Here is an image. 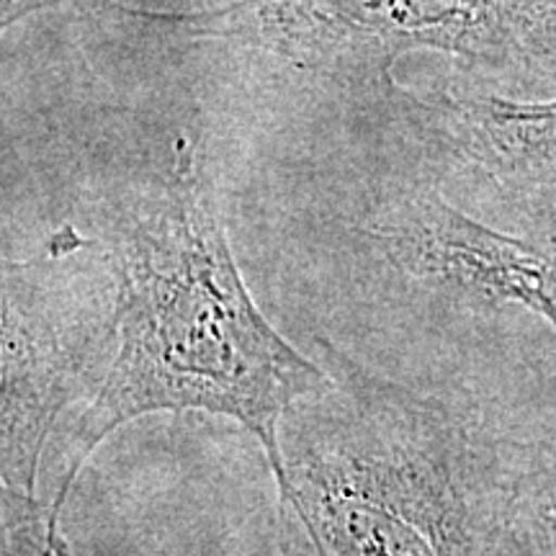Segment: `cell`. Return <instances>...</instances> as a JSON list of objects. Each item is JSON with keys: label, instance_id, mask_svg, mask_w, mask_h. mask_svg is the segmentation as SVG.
Segmentation results:
<instances>
[{"label": "cell", "instance_id": "cell-2", "mask_svg": "<svg viewBox=\"0 0 556 556\" xmlns=\"http://www.w3.org/2000/svg\"><path fill=\"white\" fill-rule=\"evenodd\" d=\"M312 343L332 384L283 417L281 516L296 513L317 556H490L503 443L325 336Z\"/></svg>", "mask_w": 556, "mask_h": 556}, {"label": "cell", "instance_id": "cell-1", "mask_svg": "<svg viewBox=\"0 0 556 556\" xmlns=\"http://www.w3.org/2000/svg\"><path fill=\"white\" fill-rule=\"evenodd\" d=\"M114 356L62 446L47 507L50 541L67 554L60 518L75 477L111 433L155 413L240 422L287 490L281 426L299 402L330 389V371L268 323L240 274L199 150L180 137L168 176L116 229Z\"/></svg>", "mask_w": 556, "mask_h": 556}, {"label": "cell", "instance_id": "cell-4", "mask_svg": "<svg viewBox=\"0 0 556 556\" xmlns=\"http://www.w3.org/2000/svg\"><path fill=\"white\" fill-rule=\"evenodd\" d=\"M364 235L400 274L486 307L518 304L556 332V235L503 232L433 189L407 197Z\"/></svg>", "mask_w": 556, "mask_h": 556}, {"label": "cell", "instance_id": "cell-6", "mask_svg": "<svg viewBox=\"0 0 556 556\" xmlns=\"http://www.w3.org/2000/svg\"><path fill=\"white\" fill-rule=\"evenodd\" d=\"M409 101L438 142L462 163L516 189H556V99L443 93Z\"/></svg>", "mask_w": 556, "mask_h": 556}, {"label": "cell", "instance_id": "cell-5", "mask_svg": "<svg viewBox=\"0 0 556 556\" xmlns=\"http://www.w3.org/2000/svg\"><path fill=\"white\" fill-rule=\"evenodd\" d=\"M31 266L3 278V507H34L37 471L54 420L78 392L106 336L93 319L60 315Z\"/></svg>", "mask_w": 556, "mask_h": 556}, {"label": "cell", "instance_id": "cell-7", "mask_svg": "<svg viewBox=\"0 0 556 556\" xmlns=\"http://www.w3.org/2000/svg\"><path fill=\"white\" fill-rule=\"evenodd\" d=\"M490 556H556V426L503 443V495Z\"/></svg>", "mask_w": 556, "mask_h": 556}, {"label": "cell", "instance_id": "cell-3", "mask_svg": "<svg viewBox=\"0 0 556 556\" xmlns=\"http://www.w3.org/2000/svg\"><path fill=\"white\" fill-rule=\"evenodd\" d=\"M173 18L348 83H392L389 67L417 50L507 83H556V0H235Z\"/></svg>", "mask_w": 556, "mask_h": 556}, {"label": "cell", "instance_id": "cell-8", "mask_svg": "<svg viewBox=\"0 0 556 556\" xmlns=\"http://www.w3.org/2000/svg\"><path fill=\"white\" fill-rule=\"evenodd\" d=\"M60 3H73V0H3V3H0V24L11 26L13 21H18L21 16H26V13L50 9V5H60ZM88 3L109 5V9L129 13V16H144L142 11H129V9H124V5L109 3V0H88Z\"/></svg>", "mask_w": 556, "mask_h": 556}]
</instances>
